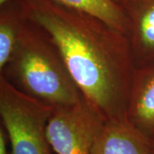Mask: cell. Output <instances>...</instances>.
Wrapping results in <instances>:
<instances>
[{
    "mask_svg": "<svg viewBox=\"0 0 154 154\" xmlns=\"http://www.w3.org/2000/svg\"><path fill=\"white\" fill-rule=\"evenodd\" d=\"M20 3L25 17L55 45L83 99L105 119H126L135 69L128 35L50 0Z\"/></svg>",
    "mask_w": 154,
    "mask_h": 154,
    "instance_id": "6da1fadb",
    "label": "cell"
},
{
    "mask_svg": "<svg viewBox=\"0 0 154 154\" xmlns=\"http://www.w3.org/2000/svg\"><path fill=\"white\" fill-rule=\"evenodd\" d=\"M0 74L21 92L54 108L74 105L83 99L55 45L28 18Z\"/></svg>",
    "mask_w": 154,
    "mask_h": 154,
    "instance_id": "7a4b0ae2",
    "label": "cell"
},
{
    "mask_svg": "<svg viewBox=\"0 0 154 154\" xmlns=\"http://www.w3.org/2000/svg\"><path fill=\"white\" fill-rule=\"evenodd\" d=\"M54 107L18 90L0 75V116L11 154H51L46 128Z\"/></svg>",
    "mask_w": 154,
    "mask_h": 154,
    "instance_id": "3957f363",
    "label": "cell"
},
{
    "mask_svg": "<svg viewBox=\"0 0 154 154\" xmlns=\"http://www.w3.org/2000/svg\"><path fill=\"white\" fill-rule=\"evenodd\" d=\"M105 121V116L84 99L74 105L56 107L46 128L50 145L57 154H92Z\"/></svg>",
    "mask_w": 154,
    "mask_h": 154,
    "instance_id": "277c9868",
    "label": "cell"
},
{
    "mask_svg": "<svg viewBox=\"0 0 154 154\" xmlns=\"http://www.w3.org/2000/svg\"><path fill=\"white\" fill-rule=\"evenodd\" d=\"M92 154H154V142L127 119H105Z\"/></svg>",
    "mask_w": 154,
    "mask_h": 154,
    "instance_id": "5b68a950",
    "label": "cell"
},
{
    "mask_svg": "<svg viewBox=\"0 0 154 154\" xmlns=\"http://www.w3.org/2000/svg\"><path fill=\"white\" fill-rule=\"evenodd\" d=\"M126 119L145 135L154 140V62L134 69Z\"/></svg>",
    "mask_w": 154,
    "mask_h": 154,
    "instance_id": "8992f818",
    "label": "cell"
},
{
    "mask_svg": "<svg viewBox=\"0 0 154 154\" xmlns=\"http://www.w3.org/2000/svg\"><path fill=\"white\" fill-rule=\"evenodd\" d=\"M124 8L134 66L154 62V0H131Z\"/></svg>",
    "mask_w": 154,
    "mask_h": 154,
    "instance_id": "52a82bcc",
    "label": "cell"
},
{
    "mask_svg": "<svg viewBox=\"0 0 154 154\" xmlns=\"http://www.w3.org/2000/svg\"><path fill=\"white\" fill-rule=\"evenodd\" d=\"M70 10L83 12L104 21L128 35V18L125 8L116 0H50Z\"/></svg>",
    "mask_w": 154,
    "mask_h": 154,
    "instance_id": "ba28073f",
    "label": "cell"
},
{
    "mask_svg": "<svg viewBox=\"0 0 154 154\" xmlns=\"http://www.w3.org/2000/svg\"><path fill=\"white\" fill-rule=\"evenodd\" d=\"M20 1H12L0 9V71L4 69L17 47L26 22Z\"/></svg>",
    "mask_w": 154,
    "mask_h": 154,
    "instance_id": "9c48e42d",
    "label": "cell"
},
{
    "mask_svg": "<svg viewBox=\"0 0 154 154\" xmlns=\"http://www.w3.org/2000/svg\"><path fill=\"white\" fill-rule=\"evenodd\" d=\"M8 135L5 128L0 126V154H11L10 150L8 149Z\"/></svg>",
    "mask_w": 154,
    "mask_h": 154,
    "instance_id": "30bf717a",
    "label": "cell"
},
{
    "mask_svg": "<svg viewBox=\"0 0 154 154\" xmlns=\"http://www.w3.org/2000/svg\"><path fill=\"white\" fill-rule=\"evenodd\" d=\"M116 1L118 4H120L122 6H123V7H124V6L126 5L127 4H128L131 0H116Z\"/></svg>",
    "mask_w": 154,
    "mask_h": 154,
    "instance_id": "8fae6325",
    "label": "cell"
},
{
    "mask_svg": "<svg viewBox=\"0 0 154 154\" xmlns=\"http://www.w3.org/2000/svg\"><path fill=\"white\" fill-rule=\"evenodd\" d=\"M12 1H17V0H0V6L4 5L7 4V3L12 2ZM18 1H21V0H18Z\"/></svg>",
    "mask_w": 154,
    "mask_h": 154,
    "instance_id": "7c38bea8",
    "label": "cell"
},
{
    "mask_svg": "<svg viewBox=\"0 0 154 154\" xmlns=\"http://www.w3.org/2000/svg\"><path fill=\"white\" fill-rule=\"evenodd\" d=\"M153 142H154V140H153Z\"/></svg>",
    "mask_w": 154,
    "mask_h": 154,
    "instance_id": "4fadbf2b",
    "label": "cell"
}]
</instances>
